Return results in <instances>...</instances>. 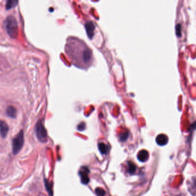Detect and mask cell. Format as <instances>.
<instances>
[{
  "label": "cell",
  "instance_id": "cell-16",
  "mask_svg": "<svg viewBox=\"0 0 196 196\" xmlns=\"http://www.w3.org/2000/svg\"><path fill=\"white\" fill-rule=\"evenodd\" d=\"M128 137V134L127 132H125V133H122L120 135V139L121 141L122 142H124L127 140V139Z\"/></svg>",
  "mask_w": 196,
  "mask_h": 196
},
{
  "label": "cell",
  "instance_id": "cell-15",
  "mask_svg": "<svg viewBox=\"0 0 196 196\" xmlns=\"http://www.w3.org/2000/svg\"><path fill=\"white\" fill-rule=\"evenodd\" d=\"M95 193L97 196H105V192L101 188H97L95 190Z\"/></svg>",
  "mask_w": 196,
  "mask_h": 196
},
{
  "label": "cell",
  "instance_id": "cell-6",
  "mask_svg": "<svg viewBox=\"0 0 196 196\" xmlns=\"http://www.w3.org/2000/svg\"><path fill=\"white\" fill-rule=\"evenodd\" d=\"M9 126L3 121L0 120V133L2 138H5L9 131Z\"/></svg>",
  "mask_w": 196,
  "mask_h": 196
},
{
  "label": "cell",
  "instance_id": "cell-1",
  "mask_svg": "<svg viewBox=\"0 0 196 196\" xmlns=\"http://www.w3.org/2000/svg\"><path fill=\"white\" fill-rule=\"evenodd\" d=\"M68 52L73 62L78 67L87 69L94 63L91 49L78 38L70 39L69 42Z\"/></svg>",
  "mask_w": 196,
  "mask_h": 196
},
{
  "label": "cell",
  "instance_id": "cell-10",
  "mask_svg": "<svg viewBox=\"0 0 196 196\" xmlns=\"http://www.w3.org/2000/svg\"><path fill=\"white\" fill-rule=\"evenodd\" d=\"M99 151L102 154H107L108 152V147L104 143H100L98 144Z\"/></svg>",
  "mask_w": 196,
  "mask_h": 196
},
{
  "label": "cell",
  "instance_id": "cell-12",
  "mask_svg": "<svg viewBox=\"0 0 196 196\" xmlns=\"http://www.w3.org/2000/svg\"><path fill=\"white\" fill-rule=\"evenodd\" d=\"M128 172L129 174H133L136 170V165L132 162H128Z\"/></svg>",
  "mask_w": 196,
  "mask_h": 196
},
{
  "label": "cell",
  "instance_id": "cell-2",
  "mask_svg": "<svg viewBox=\"0 0 196 196\" xmlns=\"http://www.w3.org/2000/svg\"><path fill=\"white\" fill-rule=\"evenodd\" d=\"M5 30L10 37L16 38L18 35V24L16 18L13 16H9L5 20Z\"/></svg>",
  "mask_w": 196,
  "mask_h": 196
},
{
  "label": "cell",
  "instance_id": "cell-7",
  "mask_svg": "<svg viewBox=\"0 0 196 196\" xmlns=\"http://www.w3.org/2000/svg\"><path fill=\"white\" fill-rule=\"evenodd\" d=\"M168 137L164 134H160L156 138V142L159 146H164L168 143Z\"/></svg>",
  "mask_w": 196,
  "mask_h": 196
},
{
  "label": "cell",
  "instance_id": "cell-9",
  "mask_svg": "<svg viewBox=\"0 0 196 196\" xmlns=\"http://www.w3.org/2000/svg\"><path fill=\"white\" fill-rule=\"evenodd\" d=\"M6 113L9 117L13 118H16L17 116V110L13 106H9L6 109Z\"/></svg>",
  "mask_w": 196,
  "mask_h": 196
},
{
  "label": "cell",
  "instance_id": "cell-14",
  "mask_svg": "<svg viewBox=\"0 0 196 196\" xmlns=\"http://www.w3.org/2000/svg\"><path fill=\"white\" fill-rule=\"evenodd\" d=\"M86 30H86L87 31V34L89 35V34H90V35L89 36H92V33H93V31L94 30V27L93 26V24L92 23H87L86 24Z\"/></svg>",
  "mask_w": 196,
  "mask_h": 196
},
{
  "label": "cell",
  "instance_id": "cell-13",
  "mask_svg": "<svg viewBox=\"0 0 196 196\" xmlns=\"http://www.w3.org/2000/svg\"><path fill=\"white\" fill-rule=\"evenodd\" d=\"M45 186L47 191L48 192L50 196H52V184L49 182V181L47 179H45Z\"/></svg>",
  "mask_w": 196,
  "mask_h": 196
},
{
  "label": "cell",
  "instance_id": "cell-4",
  "mask_svg": "<svg viewBox=\"0 0 196 196\" xmlns=\"http://www.w3.org/2000/svg\"><path fill=\"white\" fill-rule=\"evenodd\" d=\"M35 133L37 136V138L40 142L42 143H45L47 142L48 136L47 132L45 128L43 121L40 120L38 121L35 126Z\"/></svg>",
  "mask_w": 196,
  "mask_h": 196
},
{
  "label": "cell",
  "instance_id": "cell-5",
  "mask_svg": "<svg viewBox=\"0 0 196 196\" xmlns=\"http://www.w3.org/2000/svg\"><path fill=\"white\" fill-rule=\"evenodd\" d=\"M89 173V170L87 167L83 166L80 168L79 171V174L80 177L81 182L83 184L86 185L89 183V180H90L89 176H88Z\"/></svg>",
  "mask_w": 196,
  "mask_h": 196
},
{
  "label": "cell",
  "instance_id": "cell-3",
  "mask_svg": "<svg viewBox=\"0 0 196 196\" xmlns=\"http://www.w3.org/2000/svg\"><path fill=\"white\" fill-rule=\"evenodd\" d=\"M24 142V132L21 130L13 139L12 141V151L14 155H16L22 149Z\"/></svg>",
  "mask_w": 196,
  "mask_h": 196
},
{
  "label": "cell",
  "instance_id": "cell-11",
  "mask_svg": "<svg viewBox=\"0 0 196 196\" xmlns=\"http://www.w3.org/2000/svg\"><path fill=\"white\" fill-rule=\"evenodd\" d=\"M18 2H19L17 0H8L6 3V9L9 10L15 7L17 5Z\"/></svg>",
  "mask_w": 196,
  "mask_h": 196
},
{
  "label": "cell",
  "instance_id": "cell-8",
  "mask_svg": "<svg viewBox=\"0 0 196 196\" xmlns=\"http://www.w3.org/2000/svg\"><path fill=\"white\" fill-rule=\"evenodd\" d=\"M137 157L139 161L142 162H145L149 157V153L147 150H142L139 152Z\"/></svg>",
  "mask_w": 196,
  "mask_h": 196
}]
</instances>
